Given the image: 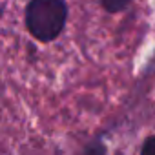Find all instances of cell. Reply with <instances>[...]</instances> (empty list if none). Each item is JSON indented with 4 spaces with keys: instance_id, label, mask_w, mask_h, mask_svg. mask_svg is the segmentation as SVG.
<instances>
[{
    "instance_id": "cell-1",
    "label": "cell",
    "mask_w": 155,
    "mask_h": 155,
    "mask_svg": "<svg viewBox=\"0 0 155 155\" xmlns=\"http://www.w3.org/2000/svg\"><path fill=\"white\" fill-rule=\"evenodd\" d=\"M68 15L66 0H29L24 8V26L31 38L51 44L64 33Z\"/></svg>"
},
{
    "instance_id": "cell-2",
    "label": "cell",
    "mask_w": 155,
    "mask_h": 155,
    "mask_svg": "<svg viewBox=\"0 0 155 155\" xmlns=\"http://www.w3.org/2000/svg\"><path fill=\"white\" fill-rule=\"evenodd\" d=\"M101 2V8L110 13V15H117V13H122L126 11L135 0H99Z\"/></svg>"
},
{
    "instance_id": "cell-3",
    "label": "cell",
    "mask_w": 155,
    "mask_h": 155,
    "mask_svg": "<svg viewBox=\"0 0 155 155\" xmlns=\"http://www.w3.org/2000/svg\"><path fill=\"white\" fill-rule=\"evenodd\" d=\"M82 155H110V151H108V144L104 142L102 137H97V139L90 140V142L84 146Z\"/></svg>"
},
{
    "instance_id": "cell-4",
    "label": "cell",
    "mask_w": 155,
    "mask_h": 155,
    "mask_svg": "<svg viewBox=\"0 0 155 155\" xmlns=\"http://www.w3.org/2000/svg\"><path fill=\"white\" fill-rule=\"evenodd\" d=\"M139 155H155V133L144 137V140H142V144H140Z\"/></svg>"
}]
</instances>
